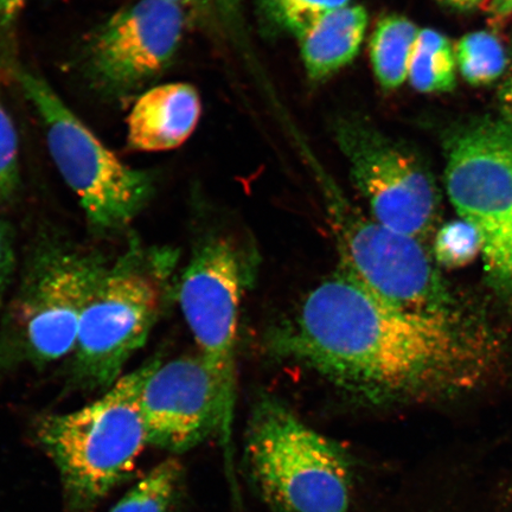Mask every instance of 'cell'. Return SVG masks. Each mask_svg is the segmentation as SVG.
<instances>
[{
    "mask_svg": "<svg viewBox=\"0 0 512 512\" xmlns=\"http://www.w3.org/2000/svg\"><path fill=\"white\" fill-rule=\"evenodd\" d=\"M170 3H174L182 8L185 12L189 11H201L206 8V5L209 3V0H168Z\"/></svg>",
    "mask_w": 512,
    "mask_h": 512,
    "instance_id": "obj_26",
    "label": "cell"
},
{
    "mask_svg": "<svg viewBox=\"0 0 512 512\" xmlns=\"http://www.w3.org/2000/svg\"><path fill=\"white\" fill-rule=\"evenodd\" d=\"M349 3L350 0H258V8L262 23L272 34L299 38L320 19Z\"/></svg>",
    "mask_w": 512,
    "mask_h": 512,
    "instance_id": "obj_19",
    "label": "cell"
},
{
    "mask_svg": "<svg viewBox=\"0 0 512 512\" xmlns=\"http://www.w3.org/2000/svg\"><path fill=\"white\" fill-rule=\"evenodd\" d=\"M342 268L373 296L398 309L446 315L451 297L421 240L362 213L316 166Z\"/></svg>",
    "mask_w": 512,
    "mask_h": 512,
    "instance_id": "obj_7",
    "label": "cell"
},
{
    "mask_svg": "<svg viewBox=\"0 0 512 512\" xmlns=\"http://www.w3.org/2000/svg\"><path fill=\"white\" fill-rule=\"evenodd\" d=\"M16 270L14 234L8 223L0 220V304L8 293Z\"/></svg>",
    "mask_w": 512,
    "mask_h": 512,
    "instance_id": "obj_22",
    "label": "cell"
},
{
    "mask_svg": "<svg viewBox=\"0 0 512 512\" xmlns=\"http://www.w3.org/2000/svg\"><path fill=\"white\" fill-rule=\"evenodd\" d=\"M492 14L507 17L512 14V0H494L491 5Z\"/></svg>",
    "mask_w": 512,
    "mask_h": 512,
    "instance_id": "obj_27",
    "label": "cell"
},
{
    "mask_svg": "<svg viewBox=\"0 0 512 512\" xmlns=\"http://www.w3.org/2000/svg\"><path fill=\"white\" fill-rule=\"evenodd\" d=\"M177 262L175 249L138 240L111 262L83 312L70 356L76 388L107 390L123 376L162 313Z\"/></svg>",
    "mask_w": 512,
    "mask_h": 512,
    "instance_id": "obj_4",
    "label": "cell"
},
{
    "mask_svg": "<svg viewBox=\"0 0 512 512\" xmlns=\"http://www.w3.org/2000/svg\"><path fill=\"white\" fill-rule=\"evenodd\" d=\"M188 19L168 0H138L115 12L80 49L83 81L104 100L132 98L170 66Z\"/></svg>",
    "mask_w": 512,
    "mask_h": 512,
    "instance_id": "obj_10",
    "label": "cell"
},
{
    "mask_svg": "<svg viewBox=\"0 0 512 512\" xmlns=\"http://www.w3.org/2000/svg\"><path fill=\"white\" fill-rule=\"evenodd\" d=\"M454 313L398 309L338 267L275 326L268 348L361 405H411L457 386L465 344Z\"/></svg>",
    "mask_w": 512,
    "mask_h": 512,
    "instance_id": "obj_1",
    "label": "cell"
},
{
    "mask_svg": "<svg viewBox=\"0 0 512 512\" xmlns=\"http://www.w3.org/2000/svg\"><path fill=\"white\" fill-rule=\"evenodd\" d=\"M28 0H0V48L4 51L5 61L11 62L12 43L18 19Z\"/></svg>",
    "mask_w": 512,
    "mask_h": 512,
    "instance_id": "obj_23",
    "label": "cell"
},
{
    "mask_svg": "<svg viewBox=\"0 0 512 512\" xmlns=\"http://www.w3.org/2000/svg\"><path fill=\"white\" fill-rule=\"evenodd\" d=\"M419 29L406 17L388 15L376 24L370 41V61L376 80L394 91L408 78L409 61Z\"/></svg>",
    "mask_w": 512,
    "mask_h": 512,
    "instance_id": "obj_15",
    "label": "cell"
},
{
    "mask_svg": "<svg viewBox=\"0 0 512 512\" xmlns=\"http://www.w3.org/2000/svg\"><path fill=\"white\" fill-rule=\"evenodd\" d=\"M441 5L457 11H471L479 8L484 0H437Z\"/></svg>",
    "mask_w": 512,
    "mask_h": 512,
    "instance_id": "obj_25",
    "label": "cell"
},
{
    "mask_svg": "<svg viewBox=\"0 0 512 512\" xmlns=\"http://www.w3.org/2000/svg\"><path fill=\"white\" fill-rule=\"evenodd\" d=\"M201 117V99L188 83L147 89L127 119V146L132 151L174 150L187 142Z\"/></svg>",
    "mask_w": 512,
    "mask_h": 512,
    "instance_id": "obj_13",
    "label": "cell"
},
{
    "mask_svg": "<svg viewBox=\"0 0 512 512\" xmlns=\"http://www.w3.org/2000/svg\"><path fill=\"white\" fill-rule=\"evenodd\" d=\"M2 91L0 78V208L15 200L22 182L18 132Z\"/></svg>",
    "mask_w": 512,
    "mask_h": 512,
    "instance_id": "obj_20",
    "label": "cell"
},
{
    "mask_svg": "<svg viewBox=\"0 0 512 512\" xmlns=\"http://www.w3.org/2000/svg\"><path fill=\"white\" fill-rule=\"evenodd\" d=\"M149 445L184 453L221 433L230 439V427L215 377L198 356L163 361L152 371L140 395Z\"/></svg>",
    "mask_w": 512,
    "mask_h": 512,
    "instance_id": "obj_12",
    "label": "cell"
},
{
    "mask_svg": "<svg viewBox=\"0 0 512 512\" xmlns=\"http://www.w3.org/2000/svg\"><path fill=\"white\" fill-rule=\"evenodd\" d=\"M110 265L72 241L38 242L0 324V373L72 356L83 312Z\"/></svg>",
    "mask_w": 512,
    "mask_h": 512,
    "instance_id": "obj_3",
    "label": "cell"
},
{
    "mask_svg": "<svg viewBox=\"0 0 512 512\" xmlns=\"http://www.w3.org/2000/svg\"><path fill=\"white\" fill-rule=\"evenodd\" d=\"M444 146L448 198L476 230L492 283L512 291V127L475 121L448 133Z\"/></svg>",
    "mask_w": 512,
    "mask_h": 512,
    "instance_id": "obj_8",
    "label": "cell"
},
{
    "mask_svg": "<svg viewBox=\"0 0 512 512\" xmlns=\"http://www.w3.org/2000/svg\"><path fill=\"white\" fill-rule=\"evenodd\" d=\"M368 27V12L348 5L320 19L298 38L307 75L322 81L356 59Z\"/></svg>",
    "mask_w": 512,
    "mask_h": 512,
    "instance_id": "obj_14",
    "label": "cell"
},
{
    "mask_svg": "<svg viewBox=\"0 0 512 512\" xmlns=\"http://www.w3.org/2000/svg\"><path fill=\"white\" fill-rule=\"evenodd\" d=\"M22 92L41 119L51 158L99 234L123 232L157 190L155 171L134 169L108 149L42 76L15 67Z\"/></svg>",
    "mask_w": 512,
    "mask_h": 512,
    "instance_id": "obj_6",
    "label": "cell"
},
{
    "mask_svg": "<svg viewBox=\"0 0 512 512\" xmlns=\"http://www.w3.org/2000/svg\"><path fill=\"white\" fill-rule=\"evenodd\" d=\"M155 358L78 411L38 419L36 437L59 470L68 512H91L125 482L147 441L140 395Z\"/></svg>",
    "mask_w": 512,
    "mask_h": 512,
    "instance_id": "obj_2",
    "label": "cell"
},
{
    "mask_svg": "<svg viewBox=\"0 0 512 512\" xmlns=\"http://www.w3.org/2000/svg\"><path fill=\"white\" fill-rule=\"evenodd\" d=\"M245 264L238 247L214 238L196 249L179 284V305L214 375L230 430L236 400V345Z\"/></svg>",
    "mask_w": 512,
    "mask_h": 512,
    "instance_id": "obj_11",
    "label": "cell"
},
{
    "mask_svg": "<svg viewBox=\"0 0 512 512\" xmlns=\"http://www.w3.org/2000/svg\"><path fill=\"white\" fill-rule=\"evenodd\" d=\"M334 136L371 217L396 233L425 238L437 221L440 192L424 158L360 114L338 117Z\"/></svg>",
    "mask_w": 512,
    "mask_h": 512,
    "instance_id": "obj_9",
    "label": "cell"
},
{
    "mask_svg": "<svg viewBox=\"0 0 512 512\" xmlns=\"http://www.w3.org/2000/svg\"><path fill=\"white\" fill-rule=\"evenodd\" d=\"M249 479L275 512H351L354 466L342 446L283 401H256L246 435Z\"/></svg>",
    "mask_w": 512,
    "mask_h": 512,
    "instance_id": "obj_5",
    "label": "cell"
},
{
    "mask_svg": "<svg viewBox=\"0 0 512 512\" xmlns=\"http://www.w3.org/2000/svg\"><path fill=\"white\" fill-rule=\"evenodd\" d=\"M185 473L176 458L164 460L127 491L110 512H177Z\"/></svg>",
    "mask_w": 512,
    "mask_h": 512,
    "instance_id": "obj_17",
    "label": "cell"
},
{
    "mask_svg": "<svg viewBox=\"0 0 512 512\" xmlns=\"http://www.w3.org/2000/svg\"><path fill=\"white\" fill-rule=\"evenodd\" d=\"M434 258L447 268L469 265L480 254V243L476 230L462 220L445 224L435 235Z\"/></svg>",
    "mask_w": 512,
    "mask_h": 512,
    "instance_id": "obj_21",
    "label": "cell"
},
{
    "mask_svg": "<svg viewBox=\"0 0 512 512\" xmlns=\"http://www.w3.org/2000/svg\"><path fill=\"white\" fill-rule=\"evenodd\" d=\"M454 50L460 74L471 86L491 85L501 78L508 66L502 43L490 32H471L458 42Z\"/></svg>",
    "mask_w": 512,
    "mask_h": 512,
    "instance_id": "obj_18",
    "label": "cell"
},
{
    "mask_svg": "<svg viewBox=\"0 0 512 512\" xmlns=\"http://www.w3.org/2000/svg\"><path fill=\"white\" fill-rule=\"evenodd\" d=\"M456 50L441 32L419 31L409 61L408 80L420 93H447L457 82Z\"/></svg>",
    "mask_w": 512,
    "mask_h": 512,
    "instance_id": "obj_16",
    "label": "cell"
},
{
    "mask_svg": "<svg viewBox=\"0 0 512 512\" xmlns=\"http://www.w3.org/2000/svg\"><path fill=\"white\" fill-rule=\"evenodd\" d=\"M499 104H501L505 120L512 127V67L507 79L503 82L501 91H499Z\"/></svg>",
    "mask_w": 512,
    "mask_h": 512,
    "instance_id": "obj_24",
    "label": "cell"
}]
</instances>
